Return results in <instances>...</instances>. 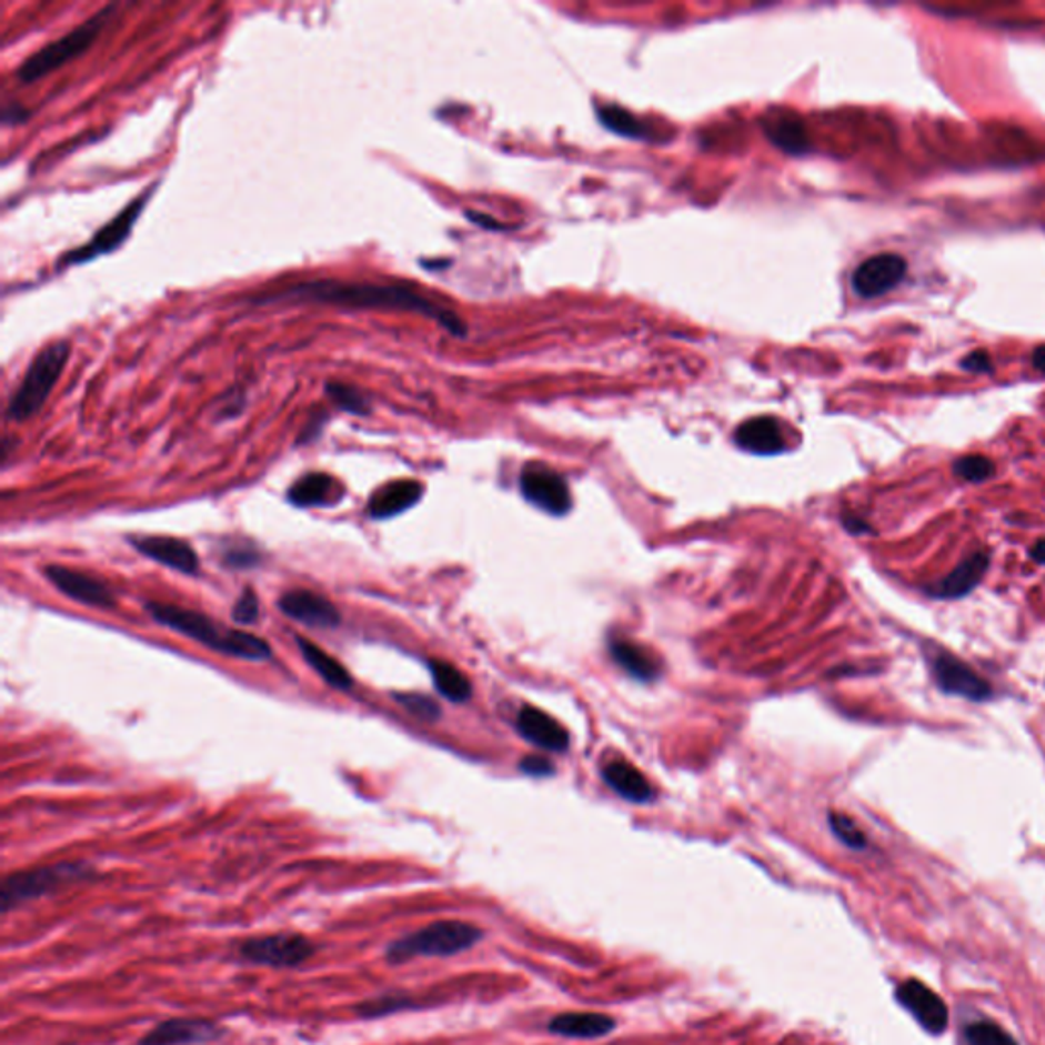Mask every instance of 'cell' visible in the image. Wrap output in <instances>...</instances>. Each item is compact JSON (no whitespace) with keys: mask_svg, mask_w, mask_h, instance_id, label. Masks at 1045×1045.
I'll return each mask as SVG.
<instances>
[{"mask_svg":"<svg viewBox=\"0 0 1045 1045\" xmlns=\"http://www.w3.org/2000/svg\"><path fill=\"white\" fill-rule=\"evenodd\" d=\"M253 303L268 304L290 301V303H319L341 307V309H374V311H403L428 316L440 323L455 338L466 335V325L452 309L431 301L423 292L403 282H352V280H304L277 290L253 297Z\"/></svg>","mask_w":1045,"mask_h":1045,"instance_id":"obj_1","label":"cell"},{"mask_svg":"<svg viewBox=\"0 0 1045 1045\" xmlns=\"http://www.w3.org/2000/svg\"><path fill=\"white\" fill-rule=\"evenodd\" d=\"M145 609L150 617L158 621L160 625H165L189 640L202 643L204 647L219 654L250 660V662H264L268 657H272V650L264 640L245 631L228 630L221 623L197 611L170 605V603H148Z\"/></svg>","mask_w":1045,"mask_h":1045,"instance_id":"obj_2","label":"cell"},{"mask_svg":"<svg viewBox=\"0 0 1045 1045\" xmlns=\"http://www.w3.org/2000/svg\"><path fill=\"white\" fill-rule=\"evenodd\" d=\"M482 940V930L466 921H435L415 933L403 935L386 945L384 959L401 966L415 957H448L462 954Z\"/></svg>","mask_w":1045,"mask_h":1045,"instance_id":"obj_3","label":"cell"},{"mask_svg":"<svg viewBox=\"0 0 1045 1045\" xmlns=\"http://www.w3.org/2000/svg\"><path fill=\"white\" fill-rule=\"evenodd\" d=\"M94 868L87 862H60L51 866L19 870L9 874L0 886V913L9 915L14 908L46 894L58 893L77 882L94 878Z\"/></svg>","mask_w":1045,"mask_h":1045,"instance_id":"obj_4","label":"cell"},{"mask_svg":"<svg viewBox=\"0 0 1045 1045\" xmlns=\"http://www.w3.org/2000/svg\"><path fill=\"white\" fill-rule=\"evenodd\" d=\"M68 358H70V343L53 341L31 360L26 376L19 382V386L14 389L7 404V416L11 421L23 423L27 419L38 415L62 376Z\"/></svg>","mask_w":1045,"mask_h":1045,"instance_id":"obj_5","label":"cell"},{"mask_svg":"<svg viewBox=\"0 0 1045 1045\" xmlns=\"http://www.w3.org/2000/svg\"><path fill=\"white\" fill-rule=\"evenodd\" d=\"M114 11H117L114 4H107L102 11L92 14L89 21L70 29L62 38H58L48 46H43L36 53H31L26 62L19 66L17 80L21 84H33V82L48 77L51 72L60 70L66 63L80 58L99 39L102 29L111 21Z\"/></svg>","mask_w":1045,"mask_h":1045,"instance_id":"obj_6","label":"cell"},{"mask_svg":"<svg viewBox=\"0 0 1045 1045\" xmlns=\"http://www.w3.org/2000/svg\"><path fill=\"white\" fill-rule=\"evenodd\" d=\"M316 947L303 933H272L255 935L241 942L238 956L243 962L268 966V968H299L309 957L315 956Z\"/></svg>","mask_w":1045,"mask_h":1045,"instance_id":"obj_7","label":"cell"},{"mask_svg":"<svg viewBox=\"0 0 1045 1045\" xmlns=\"http://www.w3.org/2000/svg\"><path fill=\"white\" fill-rule=\"evenodd\" d=\"M927 664L932 670L933 682L940 691L952 696H962L974 703L993 699V686L981 679L972 667L937 645H925Z\"/></svg>","mask_w":1045,"mask_h":1045,"instance_id":"obj_8","label":"cell"},{"mask_svg":"<svg viewBox=\"0 0 1045 1045\" xmlns=\"http://www.w3.org/2000/svg\"><path fill=\"white\" fill-rule=\"evenodd\" d=\"M152 190L153 187L143 190L138 199H133V201L129 202L121 213L113 217L107 225H102V228L92 235V240L87 241L84 245H80L77 250L66 253L62 260H60V265L87 264V262H92L94 258H101V255H107V253L119 250L121 243L131 235L133 225L138 223L139 214L143 211L145 202L150 201Z\"/></svg>","mask_w":1045,"mask_h":1045,"instance_id":"obj_9","label":"cell"},{"mask_svg":"<svg viewBox=\"0 0 1045 1045\" xmlns=\"http://www.w3.org/2000/svg\"><path fill=\"white\" fill-rule=\"evenodd\" d=\"M907 260L898 253H878L857 265L852 289L862 299H878L896 289L907 277Z\"/></svg>","mask_w":1045,"mask_h":1045,"instance_id":"obj_10","label":"cell"},{"mask_svg":"<svg viewBox=\"0 0 1045 1045\" xmlns=\"http://www.w3.org/2000/svg\"><path fill=\"white\" fill-rule=\"evenodd\" d=\"M523 496L550 515H566L572 509V494L566 480L552 468L530 464L521 472Z\"/></svg>","mask_w":1045,"mask_h":1045,"instance_id":"obj_11","label":"cell"},{"mask_svg":"<svg viewBox=\"0 0 1045 1045\" xmlns=\"http://www.w3.org/2000/svg\"><path fill=\"white\" fill-rule=\"evenodd\" d=\"M225 1035V1027L202 1017H174L158 1023L145 1033L138 1045L209 1044Z\"/></svg>","mask_w":1045,"mask_h":1045,"instance_id":"obj_12","label":"cell"},{"mask_svg":"<svg viewBox=\"0 0 1045 1045\" xmlns=\"http://www.w3.org/2000/svg\"><path fill=\"white\" fill-rule=\"evenodd\" d=\"M894 995L925 1032L942 1035L947 1029V1023H949L947 1005L942 1001V996L933 993L930 986H925L915 978H908L896 986Z\"/></svg>","mask_w":1045,"mask_h":1045,"instance_id":"obj_13","label":"cell"},{"mask_svg":"<svg viewBox=\"0 0 1045 1045\" xmlns=\"http://www.w3.org/2000/svg\"><path fill=\"white\" fill-rule=\"evenodd\" d=\"M43 572L51 584L66 596H70L72 601H78L82 605L97 606V609H113L117 605L114 592L102 580L72 570V567L58 566V564H51Z\"/></svg>","mask_w":1045,"mask_h":1045,"instance_id":"obj_14","label":"cell"},{"mask_svg":"<svg viewBox=\"0 0 1045 1045\" xmlns=\"http://www.w3.org/2000/svg\"><path fill=\"white\" fill-rule=\"evenodd\" d=\"M278 609L289 619L316 630H333L341 623L340 611L329 599L313 591L284 592L278 601Z\"/></svg>","mask_w":1045,"mask_h":1045,"instance_id":"obj_15","label":"cell"},{"mask_svg":"<svg viewBox=\"0 0 1045 1045\" xmlns=\"http://www.w3.org/2000/svg\"><path fill=\"white\" fill-rule=\"evenodd\" d=\"M129 542L133 543L139 554L182 574L194 576L201 570L199 554L184 540L168 537V535H139V537H131Z\"/></svg>","mask_w":1045,"mask_h":1045,"instance_id":"obj_16","label":"cell"},{"mask_svg":"<svg viewBox=\"0 0 1045 1045\" xmlns=\"http://www.w3.org/2000/svg\"><path fill=\"white\" fill-rule=\"evenodd\" d=\"M988 566H991V554L984 552V550L974 552L966 560H962L959 566L954 567L945 579L927 586L925 592L933 599H942V601L964 599L983 582L984 574L988 572Z\"/></svg>","mask_w":1045,"mask_h":1045,"instance_id":"obj_17","label":"cell"},{"mask_svg":"<svg viewBox=\"0 0 1045 1045\" xmlns=\"http://www.w3.org/2000/svg\"><path fill=\"white\" fill-rule=\"evenodd\" d=\"M516 730L527 742L540 745L547 752H564L570 743L567 731L535 706H523L516 717Z\"/></svg>","mask_w":1045,"mask_h":1045,"instance_id":"obj_18","label":"cell"},{"mask_svg":"<svg viewBox=\"0 0 1045 1045\" xmlns=\"http://www.w3.org/2000/svg\"><path fill=\"white\" fill-rule=\"evenodd\" d=\"M423 496V484L416 480L389 482L374 492L368 501V515L374 519H391L415 506Z\"/></svg>","mask_w":1045,"mask_h":1045,"instance_id":"obj_19","label":"cell"},{"mask_svg":"<svg viewBox=\"0 0 1045 1045\" xmlns=\"http://www.w3.org/2000/svg\"><path fill=\"white\" fill-rule=\"evenodd\" d=\"M735 443L745 452L757 455L781 454L786 448L781 425L772 416H756L742 423L735 431Z\"/></svg>","mask_w":1045,"mask_h":1045,"instance_id":"obj_20","label":"cell"},{"mask_svg":"<svg viewBox=\"0 0 1045 1045\" xmlns=\"http://www.w3.org/2000/svg\"><path fill=\"white\" fill-rule=\"evenodd\" d=\"M762 127L770 141L782 152L801 155L811 150V138H808L805 121L796 113L776 111V113L766 114Z\"/></svg>","mask_w":1045,"mask_h":1045,"instance_id":"obj_21","label":"cell"},{"mask_svg":"<svg viewBox=\"0 0 1045 1045\" xmlns=\"http://www.w3.org/2000/svg\"><path fill=\"white\" fill-rule=\"evenodd\" d=\"M601 774L605 778L606 784L623 798H627L631 803H650L654 798V788L652 784L647 782V778L643 776L640 770L635 766H631L630 762L625 760H606L601 768Z\"/></svg>","mask_w":1045,"mask_h":1045,"instance_id":"obj_22","label":"cell"},{"mask_svg":"<svg viewBox=\"0 0 1045 1045\" xmlns=\"http://www.w3.org/2000/svg\"><path fill=\"white\" fill-rule=\"evenodd\" d=\"M615 1019L603 1013H564L550 1021L547 1029L574 1039H596L615 1032Z\"/></svg>","mask_w":1045,"mask_h":1045,"instance_id":"obj_23","label":"cell"},{"mask_svg":"<svg viewBox=\"0 0 1045 1045\" xmlns=\"http://www.w3.org/2000/svg\"><path fill=\"white\" fill-rule=\"evenodd\" d=\"M611 655L635 681L652 682L660 676V662L647 647L630 640H613Z\"/></svg>","mask_w":1045,"mask_h":1045,"instance_id":"obj_24","label":"cell"},{"mask_svg":"<svg viewBox=\"0 0 1045 1045\" xmlns=\"http://www.w3.org/2000/svg\"><path fill=\"white\" fill-rule=\"evenodd\" d=\"M341 494L338 480L331 479L323 472L307 474L297 480L289 489V503L294 506H321V504L335 503Z\"/></svg>","mask_w":1045,"mask_h":1045,"instance_id":"obj_25","label":"cell"},{"mask_svg":"<svg viewBox=\"0 0 1045 1045\" xmlns=\"http://www.w3.org/2000/svg\"><path fill=\"white\" fill-rule=\"evenodd\" d=\"M297 643L301 647L307 664L315 670L316 674L328 682L329 686L338 691H352L353 679L350 670L341 666L340 662L333 655L323 652L319 645L313 642H307L303 637H297Z\"/></svg>","mask_w":1045,"mask_h":1045,"instance_id":"obj_26","label":"cell"},{"mask_svg":"<svg viewBox=\"0 0 1045 1045\" xmlns=\"http://www.w3.org/2000/svg\"><path fill=\"white\" fill-rule=\"evenodd\" d=\"M429 670L433 676V684L441 696H445L452 703H464L472 696V684L458 667L441 662V660H431Z\"/></svg>","mask_w":1045,"mask_h":1045,"instance_id":"obj_27","label":"cell"},{"mask_svg":"<svg viewBox=\"0 0 1045 1045\" xmlns=\"http://www.w3.org/2000/svg\"><path fill=\"white\" fill-rule=\"evenodd\" d=\"M599 119L601 123L617 133L621 138L627 139H652L650 135V127L643 123L642 119H637L635 114L621 109L617 104H605V107H599Z\"/></svg>","mask_w":1045,"mask_h":1045,"instance_id":"obj_28","label":"cell"},{"mask_svg":"<svg viewBox=\"0 0 1045 1045\" xmlns=\"http://www.w3.org/2000/svg\"><path fill=\"white\" fill-rule=\"evenodd\" d=\"M421 1005L415 1003L411 995H401V993H391V995L372 996L368 1001L358 1003L353 1011L360 1019H382L394 1013H401L406 1008H419Z\"/></svg>","mask_w":1045,"mask_h":1045,"instance_id":"obj_29","label":"cell"},{"mask_svg":"<svg viewBox=\"0 0 1045 1045\" xmlns=\"http://www.w3.org/2000/svg\"><path fill=\"white\" fill-rule=\"evenodd\" d=\"M325 394H328L331 403L335 404L341 411H345V413L364 416L370 415V411H372L370 399L365 396L364 392L353 389L350 384L331 380L325 384Z\"/></svg>","mask_w":1045,"mask_h":1045,"instance_id":"obj_30","label":"cell"},{"mask_svg":"<svg viewBox=\"0 0 1045 1045\" xmlns=\"http://www.w3.org/2000/svg\"><path fill=\"white\" fill-rule=\"evenodd\" d=\"M968 1045H1019L998 1023L988 1019L972 1021L964 1029Z\"/></svg>","mask_w":1045,"mask_h":1045,"instance_id":"obj_31","label":"cell"},{"mask_svg":"<svg viewBox=\"0 0 1045 1045\" xmlns=\"http://www.w3.org/2000/svg\"><path fill=\"white\" fill-rule=\"evenodd\" d=\"M954 474L966 482H984L995 476V464L986 455H962L954 462Z\"/></svg>","mask_w":1045,"mask_h":1045,"instance_id":"obj_32","label":"cell"},{"mask_svg":"<svg viewBox=\"0 0 1045 1045\" xmlns=\"http://www.w3.org/2000/svg\"><path fill=\"white\" fill-rule=\"evenodd\" d=\"M830 827H832L833 835L850 850H866L868 840L857 827L854 818L847 817L844 813H830Z\"/></svg>","mask_w":1045,"mask_h":1045,"instance_id":"obj_33","label":"cell"},{"mask_svg":"<svg viewBox=\"0 0 1045 1045\" xmlns=\"http://www.w3.org/2000/svg\"><path fill=\"white\" fill-rule=\"evenodd\" d=\"M396 703L403 705L411 715L423 719V721H438L441 715V709L428 694H394Z\"/></svg>","mask_w":1045,"mask_h":1045,"instance_id":"obj_34","label":"cell"},{"mask_svg":"<svg viewBox=\"0 0 1045 1045\" xmlns=\"http://www.w3.org/2000/svg\"><path fill=\"white\" fill-rule=\"evenodd\" d=\"M260 619V601L252 589L241 592L238 603L233 606V621L240 625H253Z\"/></svg>","mask_w":1045,"mask_h":1045,"instance_id":"obj_35","label":"cell"},{"mask_svg":"<svg viewBox=\"0 0 1045 1045\" xmlns=\"http://www.w3.org/2000/svg\"><path fill=\"white\" fill-rule=\"evenodd\" d=\"M223 562L231 567H252L255 562H260V554L248 545H229L225 547Z\"/></svg>","mask_w":1045,"mask_h":1045,"instance_id":"obj_36","label":"cell"},{"mask_svg":"<svg viewBox=\"0 0 1045 1045\" xmlns=\"http://www.w3.org/2000/svg\"><path fill=\"white\" fill-rule=\"evenodd\" d=\"M962 368L968 370V372H974V374H983V372H991L993 370V362H991V355L984 352V350H976V352L968 353L964 360H962Z\"/></svg>","mask_w":1045,"mask_h":1045,"instance_id":"obj_37","label":"cell"},{"mask_svg":"<svg viewBox=\"0 0 1045 1045\" xmlns=\"http://www.w3.org/2000/svg\"><path fill=\"white\" fill-rule=\"evenodd\" d=\"M521 770L530 776H550L554 772V766L543 757H525L523 764H521Z\"/></svg>","mask_w":1045,"mask_h":1045,"instance_id":"obj_38","label":"cell"},{"mask_svg":"<svg viewBox=\"0 0 1045 1045\" xmlns=\"http://www.w3.org/2000/svg\"><path fill=\"white\" fill-rule=\"evenodd\" d=\"M323 423H325V415H319L316 419H311V421H309V425H307V429H304L303 435H301L299 443H309V441L315 440Z\"/></svg>","mask_w":1045,"mask_h":1045,"instance_id":"obj_39","label":"cell"},{"mask_svg":"<svg viewBox=\"0 0 1045 1045\" xmlns=\"http://www.w3.org/2000/svg\"><path fill=\"white\" fill-rule=\"evenodd\" d=\"M845 530L850 533H856V535H862V533H870V525L866 521L862 519H856V516H845L844 519Z\"/></svg>","mask_w":1045,"mask_h":1045,"instance_id":"obj_40","label":"cell"},{"mask_svg":"<svg viewBox=\"0 0 1045 1045\" xmlns=\"http://www.w3.org/2000/svg\"><path fill=\"white\" fill-rule=\"evenodd\" d=\"M1029 557H1032L1035 564H1045V537L1044 540H1037L1033 543L1032 550H1029Z\"/></svg>","mask_w":1045,"mask_h":1045,"instance_id":"obj_41","label":"cell"},{"mask_svg":"<svg viewBox=\"0 0 1045 1045\" xmlns=\"http://www.w3.org/2000/svg\"><path fill=\"white\" fill-rule=\"evenodd\" d=\"M1032 362L1033 365H1035V370L1042 372L1045 376V345H1039V348L1033 350Z\"/></svg>","mask_w":1045,"mask_h":1045,"instance_id":"obj_42","label":"cell"}]
</instances>
